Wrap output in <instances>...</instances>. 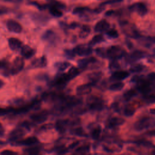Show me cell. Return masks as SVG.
I'll return each instance as SVG.
<instances>
[{
    "label": "cell",
    "mask_w": 155,
    "mask_h": 155,
    "mask_svg": "<svg viewBox=\"0 0 155 155\" xmlns=\"http://www.w3.org/2000/svg\"><path fill=\"white\" fill-rule=\"evenodd\" d=\"M23 102V100L22 99L20 98H18V99H14L12 101H11L10 103L11 104L13 105H20Z\"/></svg>",
    "instance_id": "obj_51"
},
{
    "label": "cell",
    "mask_w": 155,
    "mask_h": 155,
    "mask_svg": "<svg viewBox=\"0 0 155 155\" xmlns=\"http://www.w3.org/2000/svg\"><path fill=\"white\" fill-rule=\"evenodd\" d=\"M6 26L8 31L13 33H19L22 30V27L21 24L13 19H8L6 22Z\"/></svg>",
    "instance_id": "obj_7"
},
{
    "label": "cell",
    "mask_w": 155,
    "mask_h": 155,
    "mask_svg": "<svg viewBox=\"0 0 155 155\" xmlns=\"http://www.w3.org/2000/svg\"><path fill=\"white\" fill-rule=\"evenodd\" d=\"M31 18L34 21H37L38 22H42V23L45 22L48 19V18L47 16H45L43 14L38 13H33L31 15Z\"/></svg>",
    "instance_id": "obj_25"
},
{
    "label": "cell",
    "mask_w": 155,
    "mask_h": 155,
    "mask_svg": "<svg viewBox=\"0 0 155 155\" xmlns=\"http://www.w3.org/2000/svg\"><path fill=\"white\" fill-rule=\"evenodd\" d=\"M65 55L68 59H73L75 57L76 54L73 50H66L65 51Z\"/></svg>",
    "instance_id": "obj_44"
},
{
    "label": "cell",
    "mask_w": 155,
    "mask_h": 155,
    "mask_svg": "<svg viewBox=\"0 0 155 155\" xmlns=\"http://www.w3.org/2000/svg\"><path fill=\"white\" fill-rule=\"evenodd\" d=\"M143 69V66L140 64H136L131 67L130 71L131 73H139Z\"/></svg>",
    "instance_id": "obj_37"
},
{
    "label": "cell",
    "mask_w": 155,
    "mask_h": 155,
    "mask_svg": "<svg viewBox=\"0 0 155 155\" xmlns=\"http://www.w3.org/2000/svg\"><path fill=\"white\" fill-rule=\"evenodd\" d=\"M9 66L8 62L5 59L0 60V68L4 69Z\"/></svg>",
    "instance_id": "obj_50"
},
{
    "label": "cell",
    "mask_w": 155,
    "mask_h": 155,
    "mask_svg": "<svg viewBox=\"0 0 155 155\" xmlns=\"http://www.w3.org/2000/svg\"><path fill=\"white\" fill-rule=\"evenodd\" d=\"M96 61V59L93 58H84V59H81L78 61V64L79 68H85L90 63H93Z\"/></svg>",
    "instance_id": "obj_22"
},
{
    "label": "cell",
    "mask_w": 155,
    "mask_h": 155,
    "mask_svg": "<svg viewBox=\"0 0 155 155\" xmlns=\"http://www.w3.org/2000/svg\"><path fill=\"white\" fill-rule=\"evenodd\" d=\"M107 35L108 37L111 38H117L119 36L117 31L114 28L108 29L107 31Z\"/></svg>",
    "instance_id": "obj_40"
},
{
    "label": "cell",
    "mask_w": 155,
    "mask_h": 155,
    "mask_svg": "<svg viewBox=\"0 0 155 155\" xmlns=\"http://www.w3.org/2000/svg\"><path fill=\"white\" fill-rule=\"evenodd\" d=\"M20 51L21 55L25 59H30L32 58L36 53V50L34 48L27 45H22L20 49Z\"/></svg>",
    "instance_id": "obj_12"
},
{
    "label": "cell",
    "mask_w": 155,
    "mask_h": 155,
    "mask_svg": "<svg viewBox=\"0 0 155 155\" xmlns=\"http://www.w3.org/2000/svg\"><path fill=\"white\" fill-rule=\"evenodd\" d=\"M104 39L102 35H96L94 36L93 37L91 41L89 42V45H94L95 44H97L98 43H101V42L104 41Z\"/></svg>",
    "instance_id": "obj_32"
},
{
    "label": "cell",
    "mask_w": 155,
    "mask_h": 155,
    "mask_svg": "<svg viewBox=\"0 0 155 155\" xmlns=\"http://www.w3.org/2000/svg\"><path fill=\"white\" fill-rule=\"evenodd\" d=\"M153 154H155V150H154V151H153Z\"/></svg>",
    "instance_id": "obj_62"
},
{
    "label": "cell",
    "mask_w": 155,
    "mask_h": 155,
    "mask_svg": "<svg viewBox=\"0 0 155 155\" xmlns=\"http://www.w3.org/2000/svg\"><path fill=\"white\" fill-rule=\"evenodd\" d=\"M130 75V73L126 71L117 70L113 73L111 79L113 81H121L126 79Z\"/></svg>",
    "instance_id": "obj_16"
},
{
    "label": "cell",
    "mask_w": 155,
    "mask_h": 155,
    "mask_svg": "<svg viewBox=\"0 0 155 155\" xmlns=\"http://www.w3.org/2000/svg\"><path fill=\"white\" fill-rule=\"evenodd\" d=\"M145 54L143 51L140 50H136L127 57V61L129 62H134L140 59L143 58L145 56Z\"/></svg>",
    "instance_id": "obj_15"
},
{
    "label": "cell",
    "mask_w": 155,
    "mask_h": 155,
    "mask_svg": "<svg viewBox=\"0 0 155 155\" xmlns=\"http://www.w3.org/2000/svg\"><path fill=\"white\" fill-rule=\"evenodd\" d=\"M110 28L109 22L104 19L99 21L95 25L94 27V30L97 33H101L104 31H107Z\"/></svg>",
    "instance_id": "obj_10"
},
{
    "label": "cell",
    "mask_w": 155,
    "mask_h": 155,
    "mask_svg": "<svg viewBox=\"0 0 155 155\" xmlns=\"http://www.w3.org/2000/svg\"><path fill=\"white\" fill-rule=\"evenodd\" d=\"M48 5L56 7H57V8L61 9V10L64 9L66 7L64 3L60 2L58 0H48Z\"/></svg>",
    "instance_id": "obj_29"
},
{
    "label": "cell",
    "mask_w": 155,
    "mask_h": 155,
    "mask_svg": "<svg viewBox=\"0 0 155 155\" xmlns=\"http://www.w3.org/2000/svg\"><path fill=\"white\" fill-rule=\"evenodd\" d=\"M4 134V129L2 124L0 123V136H2Z\"/></svg>",
    "instance_id": "obj_59"
},
{
    "label": "cell",
    "mask_w": 155,
    "mask_h": 155,
    "mask_svg": "<svg viewBox=\"0 0 155 155\" xmlns=\"http://www.w3.org/2000/svg\"><path fill=\"white\" fill-rule=\"evenodd\" d=\"M70 80V79L69 78L67 73L61 74L54 79V80L52 82V85L58 87H62L65 86L67 82L69 81Z\"/></svg>",
    "instance_id": "obj_9"
},
{
    "label": "cell",
    "mask_w": 155,
    "mask_h": 155,
    "mask_svg": "<svg viewBox=\"0 0 155 155\" xmlns=\"http://www.w3.org/2000/svg\"><path fill=\"white\" fill-rule=\"evenodd\" d=\"M57 151V153L59 154H65L68 151V148H67L64 147H60L58 148Z\"/></svg>",
    "instance_id": "obj_48"
},
{
    "label": "cell",
    "mask_w": 155,
    "mask_h": 155,
    "mask_svg": "<svg viewBox=\"0 0 155 155\" xmlns=\"http://www.w3.org/2000/svg\"><path fill=\"white\" fill-rule=\"evenodd\" d=\"M147 134H148V136H155V130H151V131H149L148 132H147L146 133Z\"/></svg>",
    "instance_id": "obj_58"
},
{
    "label": "cell",
    "mask_w": 155,
    "mask_h": 155,
    "mask_svg": "<svg viewBox=\"0 0 155 155\" xmlns=\"http://www.w3.org/2000/svg\"><path fill=\"white\" fill-rule=\"evenodd\" d=\"M111 108L116 111H118L119 110V105L117 103L114 102L111 105Z\"/></svg>",
    "instance_id": "obj_56"
},
{
    "label": "cell",
    "mask_w": 155,
    "mask_h": 155,
    "mask_svg": "<svg viewBox=\"0 0 155 155\" xmlns=\"http://www.w3.org/2000/svg\"><path fill=\"white\" fill-rule=\"evenodd\" d=\"M89 107L90 110L93 111L101 110L103 108V104L100 99L94 97L93 99L90 100V102H89Z\"/></svg>",
    "instance_id": "obj_18"
},
{
    "label": "cell",
    "mask_w": 155,
    "mask_h": 155,
    "mask_svg": "<svg viewBox=\"0 0 155 155\" xmlns=\"http://www.w3.org/2000/svg\"><path fill=\"white\" fill-rule=\"evenodd\" d=\"M90 31H91V29L89 25H83L81 28V30L79 32V37L82 39L87 38L90 34Z\"/></svg>",
    "instance_id": "obj_28"
},
{
    "label": "cell",
    "mask_w": 155,
    "mask_h": 155,
    "mask_svg": "<svg viewBox=\"0 0 155 155\" xmlns=\"http://www.w3.org/2000/svg\"><path fill=\"white\" fill-rule=\"evenodd\" d=\"M128 10L131 12H136L140 16H144L148 13L147 5L142 2H135L128 7Z\"/></svg>",
    "instance_id": "obj_5"
},
{
    "label": "cell",
    "mask_w": 155,
    "mask_h": 155,
    "mask_svg": "<svg viewBox=\"0 0 155 155\" xmlns=\"http://www.w3.org/2000/svg\"><path fill=\"white\" fill-rule=\"evenodd\" d=\"M88 13H94L93 10H91L88 7H78L73 9V13L74 15H78L81 16L86 15Z\"/></svg>",
    "instance_id": "obj_19"
},
{
    "label": "cell",
    "mask_w": 155,
    "mask_h": 155,
    "mask_svg": "<svg viewBox=\"0 0 155 155\" xmlns=\"http://www.w3.org/2000/svg\"><path fill=\"white\" fill-rule=\"evenodd\" d=\"M4 85V82L2 80L0 79V89H1Z\"/></svg>",
    "instance_id": "obj_60"
},
{
    "label": "cell",
    "mask_w": 155,
    "mask_h": 155,
    "mask_svg": "<svg viewBox=\"0 0 155 155\" xmlns=\"http://www.w3.org/2000/svg\"><path fill=\"white\" fill-rule=\"evenodd\" d=\"M124 0H107L105 1H104V2L101 3L100 5H103V6H105L106 5H108V4H118L120 2H122Z\"/></svg>",
    "instance_id": "obj_45"
},
{
    "label": "cell",
    "mask_w": 155,
    "mask_h": 155,
    "mask_svg": "<svg viewBox=\"0 0 155 155\" xmlns=\"http://www.w3.org/2000/svg\"><path fill=\"white\" fill-rule=\"evenodd\" d=\"M71 65L70 63L68 62H56V64H54V67L55 68L61 72H62L64 71H65L67 68H68Z\"/></svg>",
    "instance_id": "obj_27"
},
{
    "label": "cell",
    "mask_w": 155,
    "mask_h": 155,
    "mask_svg": "<svg viewBox=\"0 0 155 155\" xmlns=\"http://www.w3.org/2000/svg\"><path fill=\"white\" fill-rule=\"evenodd\" d=\"M30 109L34 110H38L41 105V101L39 99H35L30 104H29Z\"/></svg>",
    "instance_id": "obj_36"
},
{
    "label": "cell",
    "mask_w": 155,
    "mask_h": 155,
    "mask_svg": "<svg viewBox=\"0 0 155 155\" xmlns=\"http://www.w3.org/2000/svg\"><path fill=\"white\" fill-rule=\"evenodd\" d=\"M124 86V83H122L121 82H117L111 84L109 87V88L111 91H119L123 88Z\"/></svg>",
    "instance_id": "obj_35"
},
{
    "label": "cell",
    "mask_w": 155,
    "mask_h": 155,
    "mask_svg": "<svg viewBox=\"0 0 155 155\" xmlns=\"http://www.w3.org/2000/svg\"><path fill=\"white\" fill-rule=\"evenodd\" d=\"M41 151L40 147L38 146H30L29 147L24 150V153L29 155H36L38 154Z\"/></svg>",
    "instance_id": "obj_23"
},
{
    "label": "cell",
    "mask_w": 155,
    "mask_h": 155,
    "mask_svg": "<svg viewBox=\"0 0 155 155\" xmlns=\"http://www.w3.org/2000/svg\"><path fill=\"white\" fill-rule=\"evenodd\" d=\"M0 154L2 155H15V154H17L18 153L12 150H3L2 151H1L0 153Z\"/></svg>",
    "instance_id": "obj_49"
},
{
    "label": "cell",
    "mask_w": 155,
    "mask_h": 155,
    "mask_svg": "<svg viewBox=\"0 0 155 155\" xmlns=\"http://www.w3.org/2000/svg\"><path fill=\"white\" fill-rule=\"evenodd\" d=\"M47 64V60L45 56H43L38 59H35L32 62V65L35 67H45Z\"/></svg>",
    "instance_id": "obj_21"
},
{
    "label": "cell",
    "mask_w": 155,
    "mask_h": 155,
    "mask_svg": "<svg viewBox=\"0 0 155 155\" xmlns=\"http://www.w3.org/2000/svg\"><path fill=\"white\" fill-rule=\"evenodd\" d=\"M28 4L30 5H34L35 7H36L39 10H45L46 8H48V5L47 4H41L37 1H29L28 2Z\"/></svg>",
    "instance_id": "obj_33"
},
{
    "label": "cell",
    "mask_w": 155,
    "mask_h": 155,
    "mask_svg": "<svg viewBox=\"0 0 155 155\" xmlns=\"http://www.w3.org/2000/svg\"><path fill=\"white\" fill-rule=\"evenodd\" d=\"M9 12V9L7 7H0V15L6 14Z\"/></svg>",
    "instance_id": "obj_54"
},
{
    "label": "cell",
    "mask_w": 155,
    "mask_h": 155,
    "mask_svg": "<svg viewBox=\"0 0 155 155\" xmlns=\"http://www.w3.org/2000/svg\"><path fill=\"white\" fill-rule=\"evenodd\" d=\"M106 55L107 58L117 60L125 56L126 55V51L120 46L113 45L106 50Z\"/></svg>",
    "instance_id": "obj_2"
},
{
    "label": "cell",
    "mask_w": 155,
    "mask_h": 155,
    "mask_svg": "<svg viewBox=\"0 0 155 155\" xmlns=\"http://www.w3.org/2000/svg\"><path fill=\"white\" fill-rule=\"evenodd\" d=\"M101 133V127H98L93 129V130L91 132V137L94 139H97L99 137V136Z\"/></svg>",
    "instance_id": "obj_41"
},
{
    "label": "cell",
    "mask_w": 155,
    "mask_h": 155,
    "mask_svg": "<svg viewBox=\"0 0 155 155\" xmlns=\"http://www.w3.org/2000/svg\"><path fill=\"white\" fill-rule=\"evenodd\" d=\"M109 68L110 69V70L113 71V72H114L115 71L118 70L120 68V65H119V63L116 60H114L110 64Z\"/></svg>",
    "instance_id": "obj_42"
},
{
    "label": "cell",
    "mask_w": 155,
    "mask_h": 155,
    "mask_svg": "<svg viewBox=\"0 0 155 155\" xmlns=\"http://www.w3.org/2000/svg\"><path fill=\"white\" fill-rule=\"evenodd\" d=\"M152 127H155V119L154 118L147 116L140 118L134 124V129L138 131L147 129Z\"/></svg>",
    "instance_id": "obj_1"
},
{
    "label": "cell",
    "mask_w": 155,
    "mask_h": 155,
    "mask_svg": "<svg viewBox=\"0 0 155 155\" xmlns=\"http://www.w3.org/2000/svg\"><path fill=\"white\" fill-rule=\"evenodd\" d=\"M79 73H80V72L78 68H76L75 67H72L71 68H70V70H68V71L67 74H68L69 78L71 80V79L74 78L75 77H76Z\"/></svg>",
    "instance_id": "obj_31"
},
{
    "label": "cell",
    "mask_w": 155,
    "mask_h": 155,
    "mask_svg": "<svg viewBox=\"0 0 155 155\" xmlns=\"http://www.w3.org/2000/svg\"><path fill=\"white\" fill-rule=\"evenodd\" d=\"M68 120H59L55 124V127L58 131L60 133H64L68 125Z\"/></svg>",
    "instance_id": "obj_20"
},
{
    "label": "cell",
    "mask_w": 155,
    "mask_h": 155,
    "mask_svg": "<svg viewBox=\"0 0 155 155\" xmlns=\"http://www.w3.org/2000/svg\"><path fill=\"white\" fill-rule=\"evenodd\" d=\"M25 133V130L22 127L16 128L9 133L8 139L12 145H16L18 141L22 139Z\"/></svg>",
    "instance_id": "obj_3"
},
{
    "label": "cell",
    "mask_w": 155,
    "mask_h": 155,
    "mask_svg": "<svg viewBox=\"0 0 155 155\" xmlns=\"http://www.w3.org/2000/svg\"><path fill=\"white\" fill-rule=\"evenodd\" d=\"M124 122V120L120 117H113L109 118L107 122L106 125L109 128H113L116 126H119L123 124Z\"/></svg>",
    "instance_id": "obj_17"
},
{
    "label": "cell",
    "mask_w": 155,
    "mask_h": 155,
    "mask_svg": "<svg viewBox=\"0 0 155 155\" xmlns=\"http://www.w3.org/2000/svg\"><path fill=\"white\" fill-rule=\"evenodd\" d=\"M39 143V139L35 136H30L25 139H22L16 143L15 145L33 146Z\"/></svg>",
    "instance_id": "obj_11"
},
{
    "label": "cell",
    "mask_w": 155,
    "mask_h": 155,
    "mask_svg": "<svg viewBox=\"0 0 155 155\" xmlns=\"http://www.w3.org/2000/svg\"><path fill=\"white\" fill-rule=\"evenodd\" d=\"M55 34L53 32V31L51 30H48L47 31H45L43 35H42V39L44 40H51L52 39H53L54 38Z\"/></svg>",
    "instance_id": "obj_34"
},
{
    "label": "cell",
    "mask_w": 155,
    "mask_h": 155,
    "mask_svg": "<svg viewBox=\"0 0 155 155\" xmlns=\"http://www.w3.org/2000/svg\"><path fill=\"white\" fill-rule=\"evenodd\" d=\"M5 145V142L2 140H0V146H4Z\"/></svg>",
    "instance_id": "obj_61"
},
{
    "label": "cell",
    "mask_w": 155,
    "mask_h": 155,
    "mask_svg": "<svg viewBox=\"0 0 155 155\" xmlns=\"http://www.w3.org/2000/svg\"><path fill=\"white\" fill-rule=\"evenodd\" d=\"M48 5V4H47ZM48 8L49 10L50 13L56 18H59L63 15V13L61 11V9L54 7V6H51V5H48Z\"/></svg>",
    "instance_id": "obj_26"
},
{
    "label": "cell",
    "mask_w": 155,
    "mask_h": 155,
    "mask_svg": "<svg viewBox=\"0 0 155 155\" xmlns=\"http://www.w3.org/2000/svg\"><path fill=\"white\" fill-rule=\"evenodd\" d=\"M73 133L78 136H83L84 135V130L81 127H78V128H75L74 130H73Z\"/></svg>",
    "instance_id": "obj_47"
},
{
    "label": "cell",
    "mask_w": 155,
    "mask_h": 155,
    "mask_svg": "<svg viewBox=\"0 0 155 155\" xmlns=\"http://www.w3.org/2000/svg\"><path fill=\"white\" fill-rule=\"evenodd\" d=\"M147 81L151 84H155V72H151L147 75Z\"/></svg>",
    "instance_id": "obj_46"
},
{
    "label": "cell",
    "mask_w": 155,
    "mask_h": 155,
    "mask_svg": "<svg viewBox=\"0 0 155 155\" xmlns=\"http://www.w3.org/2000/svg\"><path fill=\"white\" fill-rule=\"evenodd\" d=\"M79 141H76V142H73L70 145L68 149H74L77 145H79Z\"/></svg>",
    "instance_id": "obj_55"
},
{
    "label": "cell",
    "mask_w": 155,
    "mask_h": 155,
    "mask_svg": "<svg viewBox=\"0 0 155 155\" xmlns=\"http://www.w3.org/2000/svg\"><path fill=\"white\" fill-rule=\"evenodd\" d=\"M92 90V85L89 84H82L79 85L76 88V93L79 96L85 95L90 93Z\"/></svg>",
    "instance_id": "obj_14"
},
{
    "label": "cell",
    "mask_w": 155,
    "mask_h": 155,
    "mask_svg": "<svg viewBox=\"0 0 155 155\" xmlns=\"http://www.w3.org/2000/svg\"><path fill=\"white\" fill-rule=\"evenodd\" d=\"M137 94V92L135 90L131 89L129 90H127L124 94L123 97L126 101H129L131 98H133L134 96H135Z\"/></svg>",
    "instance_id": "obj_30"
},
{
    "label": "cell",
    "mask_w": 155,
    "mask_h": 155,
    "mask_svg": "<svg viewBox=\"0 0 155 155\" xmlns=\"http://www.w3.org/2000/svg\"><path fill=\"white\" fill-rule=\"evenodd\" d=\"M9 113H10V110L8 108H0V116H4Z\"/></svg>",
    "instance_id": "obj_52"
},
{
    "label": "cell",
    "mask_w": 155,
    "mask_h": 155,
    "mask_svg": "<svg viewBox=\"0 0 155 155\" xmlns=\"http://www.w3.org/2000/svg\"><path fill=\"white\" fill-rule=\"evenodd\" d=\"M48 113L46 111H42L35 113L30 116V119L36 124H41L45 121L48 118Z\"/></svg>",
    "instance_id": "obj_8"
},
{
    "label": "cell",
    "mask_w": 155,
    "mask_h": 155,
    "mask_svg": "<svg viewBox=\"0 0 155 155\" xmlns=\"http://www.w3.org/2000/svg\"><path fill=\"white\" fill-rule=\"evenodd\" d=\"M76 54L80 56H86L91 54L93 50L90 45H85L83 44L77 45L73 49Z\"/></svg>",
    "instance_id": "obj_6"
},
{
    "label": "cell",
    "mask_w": 155,
    "mask_h": 155,
    "mask_svg": "<svg viewBox=\"0 0 155 155\" xmlns=\"http://www.w3.org/2000/svg\"><path fill=\"white\" fill-rule=\"evenodd\" d=\"M76 153H80V154H84L87 153L90 151V146L89 145H83L79 148H78L75 150Z\"/></svg>",
    "instance_id": "obj_39"
},
{
    "label": "cell",
    "mask_w": 155,
    "mask_h": 155,
    "mask_svg": "<svg viewBox=\"0 0 155 155\" xmlns=\"http://www.w3.org/2000/svg\"><path fill=\"white\" fill-rule=\"evenodd\" d=\"M102 76V74L101 72H93L88 75V78L90 82V84L93 85L94 83H96L97 81H99Z\"/></svg>",
    "instance_id": "obj_24"
},
{
    "label": "cell",
    "mask_w": 155,
    "mask_h": 155,
    "mask_svg": "<svg viewBox=\"0 0 155 155\" xmlns=\"http://www.w3.org/2000/svg\"><path fill=\"white\" fill-rule=\"evenodd\" d=\"M8 44L10 48L13 51L20 50L22 47V42L18 38H10L8 39Z\"/></svg>",
    "instance_id": "obj_13"
},
{
    "label": "cell",
    "mask_w": 155,
    "mask_h": 155,
    "mask_svg": "<svg viewBox=\"0 0 155 155\" xmlns=\"http://www.w3.org/2000/svg\"><path fill=\"white\" fill-rule=\"evenodd\" d=\"M24 67V61L22 58L18 56L16 57L13 62L12 65L10 67V71L12 75L16 74L19 73Z\"/></svg>",
    "instance_id": "obj_4"
},
{
    "label": "cell",
    "mask_w": 155,
    "mask_h": 155,
    "mask_svg": "<svg viewBox=\"0 0 155 155\" xmlns=\"http://www.w3.org/2000/svg\"><path fill=\"white\" fill-rule=\"evenodd\" d=\"M79 25V24L77 22H72L71 24H70L69 25V28H71V29H74L76 28V27H78Z\"/></svg>",
    "instance_id": "obj_57"
},
{
    "label": "cell",
    "mask_w": 155,
    "mask_h": 155,
    "mask_svg": "<svg viewBox=\"0 0 155 155\" xmlns=\"http://www.w3.org/2000/svg\"><path fill=\"white\" fill-rule=\"evenodd\" d=\"M134 109L130 106H127L124 110V114L125 116H127V117H130L131 116H133L134 113Z\"/></svg>",
    "instance_id": "obj_38"
},
{
    "label": "cell",
    "mask_w": 155,
    "mask_h": 155,
    "mask_svg": "<svg viewBox=\"0 0 155 155\" xmlns=\"http://www.w3.org/2000/svg\"><path fill=\"white\" fill-rule=\"evenodd\" d=\"M4 2H9V3H14V4H19L23 2L24 0H2Z\"/></svg>",
    "instance_id": "obj_53"
},
{
    "label": "cell",
    "mask_w": 155,
    "mask_h": 155,
    "mask_svg": "<svg viewBox=\"0 0 155 155\" xmlns=\"http://www.w3.org/2000/svg\"><path fill=\"white\" fill-rule=\"evenodd\" d=\"M154 52H155V50H154Z\"/></svg>",
    "instance_id": "obj_63"
},
{
    "label": "cell",
    "mask_w": 155,
    "mask_h": 155,
    "mask_svg": "<svg viewBox=\"0 0 155 155\" xmlns=\"http://www.w3.org/2000/svg\"><path fill=\"white\" fill-rule=\"evenodd\" d=\"M95 52H96V54L102 58H107V55H106V50H104V48H97L96 50H95Z\"/></svg>",
    "instance_id": "obj_43"
}]
</instances>
